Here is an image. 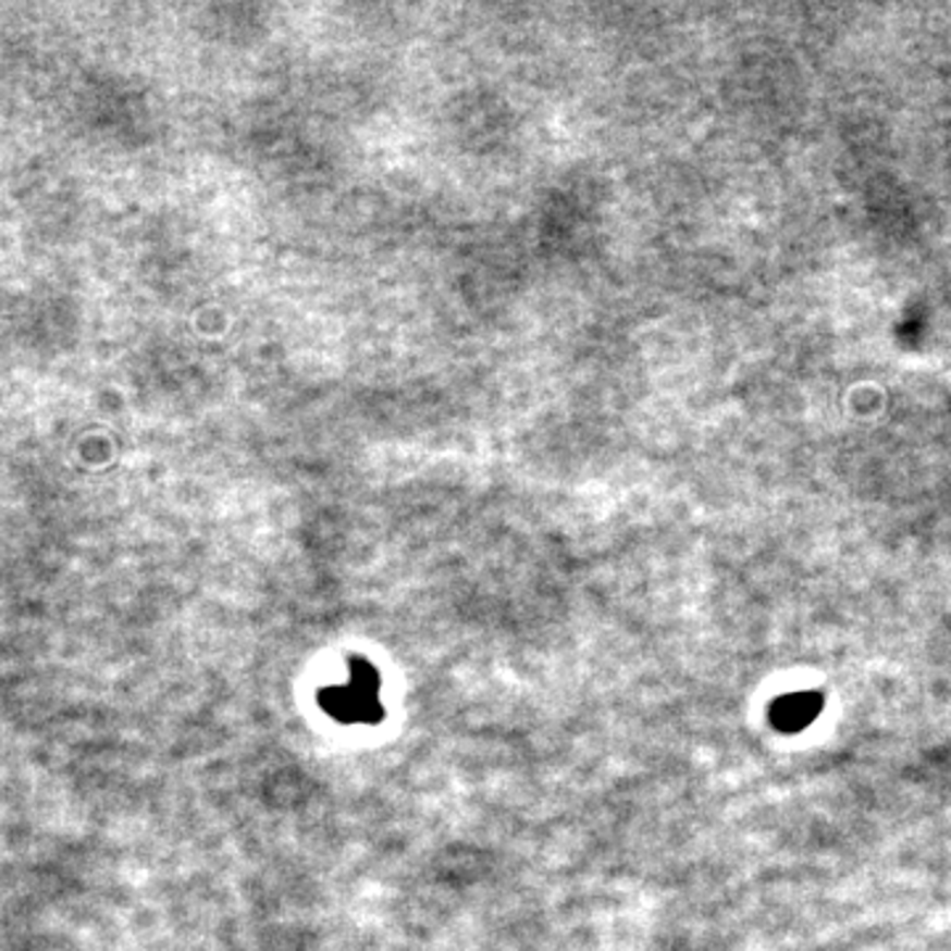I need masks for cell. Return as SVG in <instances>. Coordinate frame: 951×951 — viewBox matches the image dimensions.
<instances>
[{"instance_id":"cell-2","label":"cell","mask_w":951,"mask_h":951,"mask_svg":"<svg viewBox=\"0 0 951 951\" xmlns=\"http://www.w3.org/2000/svg\"><path fill=\"white\" fill-rule=\"evenodd\" d=\"M819 712H823V695L793 693L775 701V706L769 708V719L771 725H775V730L801 732L804 727H808L814 719H817Z\"/></svg>"},{"instance_id":"cell-1","label":"cell","mask_w":951,"mask_h":951,"mask_svg":"<svg viewBox=\"0 0 951 951\" xmlns=\"http://www.w3.org/2000/svg\"><path fill=\"white\" fill-rule=\"evenodd\" d=\"M381 677L368 660H349V682L320 690L318 701L325 714L344 725H375L384 719V703L379 697Z\"/></svg>"}]
</instances>
